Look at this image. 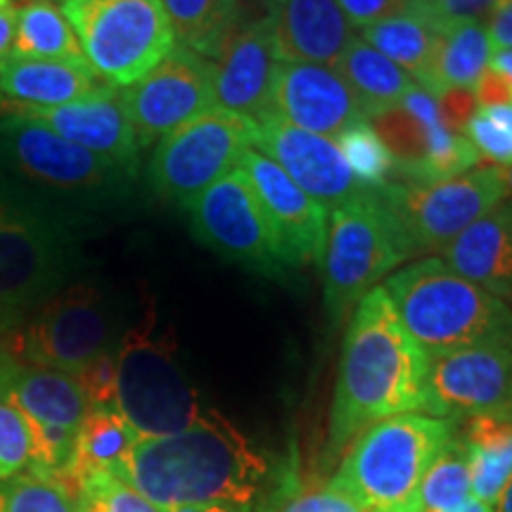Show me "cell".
<instances>
[{
	"label": "cell",
	"instance_id": "obj_1",
	"mask_svg": "<svg viewBox=\"0 0 512 512\" xmlns=\"http://www.w3.org/2000/svg\"><path fill=\"white\" fill-rule=\"evenodd\" d=\"M112 475L162 510L238 505L280 512L297 494V456L266 451L209 408L200 422L169 437L138 439Z\"/></svg>",
	"mask_w": 512,
	"mask_h": 512
},
{
	"label": "cell",
	"instance_id": "obj_2",
	"mask_svg": "<svg viewBox=\"0 0 512 512\" xmlns=\"http://www.w3.org/2000/svg\"><path fill=\"white\" fill-rule=\"evenodd\" d=\"M430 356L403 328L384 287H373L349 316L330 408L328 456L366 427L422 411Z\"/></svg>",
	"mask_w": 512,
	"mask_h": 512
},
{
	"label": "cell",
	"instance_id": "obj_3",
	"mask_svg": "<svg viewBox=\"0 0 512 512\" xmlns=\"http://www.w3.org/2000/svg\"><path fill=\"white\" fill-rule=\"evenodd\" d=\"M458 422L403 413L370 425L347 446L330 486L363 512H413L427 470Z\"/></svg>",
	"mask_w": 512,
	"mask_h": 512
},
{
	"label": "cell",
	"instance_id": "obj_4",
	"mask_svg": "<svg viewBox=\"0 0 512 512\" xmlns=\"http://www.w3.org/2000/svg\"><path fill=\"white\" fill-rule=\"evenodd\" d=\"M403 328L427 356L482 344H512V309L451 271L441 259H422L384 285Z\"/></svg>",
	"mask_w": 512,
	"mask_h": 512
},
{
	"label": "cell",
	"instance_id": "obj_5",
	"mask_svg": "<svg viewBox=\"0 0 512 512\" xmlns=\"http://www.w3.org/2000/svg\"><path fill=\"white\" fill-rule=\"evenodd\" d=\"M74 268L67 223L12 185L0 181V335L64 290Z\"/></svg>",
	"mask_w": 512,
	"mask_h": 512
},
{
	"label": "cell",
	"instance_id": "obj_6",
	"mask_svg": "<svg viewBox=\"0 0 512 512\" xmlns=\"http://www.w3.org/2000/svg\"><path fill=\"white\" fill-rule=\"evenodd\" d=\"M117 411L140 439L188 430L209 411L185 375L176 342L159 332L152 309L119 339Z\"/></svg>",
	"mask_w": 512,
	"mask_h": 512
},
{
	"label": "cell",
	"instance_id": "obj_7",
	"mask_svg": "<svg viewBox=\"0 0 512 512\" xmlns=\"http://www.w3.org/2000/svg\"><path fill=\"white\" fill-rule=\"evenodd\" d=\"M60 8L107 86H133L178 46L159 0H62Z\"/></svg>",
	"mask_w": 512,
	"mask_h": 512
},
{
	"label": "cell",
	"instance_id": "obj_8",
	"mask_svg": "<svg viewBox=\"0 0 512 512\" xmlns=\"http://www.w3.org/2000/svg\"><path fill=\"white\" fill-rule=\"evenodd\" d=\"M126 178L110 162L57 136L41 121L0 110V181L43 207L55 200L95 197ZM53 209V207H50Z\"/></svg>",
	"mask_w": 512,
	"mask_h": 512
},
{
	"label": "cell",
	"instance_id": "obj_9",
	"mask_svg": "<svg viewBox=\"0 0 512 512\" xmlns=\"http://www.w3.org/2000/svg\"><path fill=\"white\" fill-rule=\"evenodd\" d=\"M124 335L112 299L93 283H74L41 304L8 337L27 366L81 375L119 347Z\"/></svg>",
	"mask_w": 512,
	"mask_h": 512
},
{
	"label": "cell",
	"instance_id": "obj_10",
	"mask_svg": "<svg viewBox=\"0 0 512 512\" xmlns=\"http://www.w3.org/2000/svg\"><path fill=\"white\" fill-rule=\"evenodd\" d=\"M377 200L399 230L408 256L437 254L486 211L508 200V188L503 169L475 166L434 183L392 181L377 190Z\"/></svg>",
	"mask_w": 512,
	"mask_h": 512
},
{
	"label": "cell",
	"instance_id": "obj_11",
	"mask_svg": "<svg viewBox=\"0 0 512 512\" xmlns=\"http://www.w3.org/2000/svg\"><path fill=\"white\" fill-rule=\"evenodd\" d=\"M408 256L394 221L373 197L330 214L323 249V297L330 325L344 323L377 280Z\"/></svg>",
	"mask_w": 512,
	"mask_h": 512
},
{
	"label": "cell",
	"instance_id": "obj_12",
	"mask_svg": "<svg viewBox=\"0 0 512 512\" xmlns=\"http://www.w3.org/2000/svg\"><path fill=\"white\" fill-rule=\"evenodd\" d=\"M185 211L195 240L230 264L264 278H285L299 266L240 166L200 192Z\"/></svg>",
	"mask_w": 512,
	"mask_h": 512
},
{
	"label": "cell",
	"instance_id": "obj_13",
	"mask_svg": "<svg viewBox=\"0 0 512 512\" xmlns=\"http://www.w3.org/2000/svg\"><path fill=\"white\" fill-rule=\"evenodd\" d=\"M252 143L254 121L214 107L159 140L147 164V183L162 200L185 209L238 169Z\"/></svg>",
	"mask_w": 512,
	"mask_h": 512
},
{
	"label": "cell",
	"instance_id": "obj_14",
	"mask_svg": "<svg viewBox=\"0 0 512 512\" xmlns=\"http://www.w3.org/2000/svg\"><path fill=\"white\" fill-rule=\"evenodd\" d=\"M422 413L453 422L512 413V344H482L430 356Z\"/></svg>",
	"mask_w": 512,
	"mask_h": 512
},
{
	"label": "cell",
	"instance_id": "obj_15",
	"mask_svg": "<svg viewBox=\"0 0 512 512\" xmlns=\"http://www.w3.org/2000/svg\"><path fill=\"white\" fill-rule=\"evenodd\" d=\"M211 74L214 62L176 46L150 74L133 86L121 88V100L136 128L140 150L214 110Z\"/></svg>",
	"mask_w": 512,
	"mask_h": 512
},
{
	"label": "cell",
	"instance_id": "obj_16",
	"mask_svg": "<svg viewBox=\"0 0 512 512\" xmlns=\"http://www.w3.org/2000/svg\"><path fill=\"white\" fill-rule=\"evenodd\" d=\"M252 147L273 159L325 211L368 200L377 192L358 181L335 138L302 131L275 114L256 121Z\"/></svg>",
	"mask_w": 512,
	"mask_h": 512
},
{
	"label": "cell",
	"instance_id": "obj_17",
	"mask_svg": "<svg viewBox=\"0 0 512 512\" xmlns=\"http://www.w3.org/2000/svg\"><path fill=\"white\" fill-rule=\"evenodd\" d=\"M3 110L41 121L57 136L72 140L74 145L110 162L126 178L136 176L140 143L121 100V88L107 86L88 98L48 110H19V107H3Z\"/></svg>",
	"mask_w": 512,
	"mask_h": 512
},
{
	"label": "cell",
	"instance_id": "obj_18",
	"mask_svg": "<svg viewBox=\"0 0 512 512\" xmlns=\"http://www.w3.org/2000/svg\"><path fill=\"white\" fill-rule=\"evenodd\" d=\"M278 64L266 17L235 31L223 53L216 57L211 74L216 110L238 114L254 124L273 114Z\"/></svg>",
	"mask_w": 512,
	"mask_h": 512
},
{
	"label": "cell",
	"instance_id": "obj_19",
	"mask_svg": "<svg viewBox=\"0 0 512 512\" xmlns=\"http://www.w3.org/2000/svg\"><path fill=\"white\" fill-rule=\"evenodd\" d=\"M273 114L287 124L337 138L344 128L366 119L349 83L335 67L280 62L273 88Z\"/></svg>",
	"mask_w": 512,
	"mask_h": 512
},
{
	"label": "cell",
	"instance_id": "obj_20",
	"mask_svg": "<svg viewBox=\"0 0 512 512\" xmlns=\"http://www.w3.org/2000/svg\"><path fill=\"white\" fill-rule=\"evenodd\" d=\"M240 169L252 181L256 195L297 264L302 266L311 261L320 266L328 235V211L306 195L273 159L261 155L254 147L242 155Z\"/></svg>",
	"mask_w": 512,
	"mask_h": 512
},
{
	"label": "cell",
	"instance_id": "obj_21",
	"mask_svg": "<svg viewBox=\"0 0 512 512\" xmlns=\"http://www.w3.org/2000/svg\"><path fill=\"white\" fill-rule=\"evenodd\" d=\"M266 22L280 62L335 67L354 27L335 0H266Z\"/></svg>",
	"mask_w": 512,
	"mask_h": 512
},
{
	"label": "cell",
	"instance_id": "obj_22",
	"mask_svg": "<svg viewBox=\"0 0 512 512\" xmlns=\"http://www.w3.org/2000/svg\"><path fill=\"white\" fill-rule=\"evenodd\" d=\"M439 259L512 309V200L467 226Z\"/></svg>",
	"mask_w": 512,
	"mask_h": 512
},
{
	"label": "cell",
	"instance_id": "obj_23",
	"mask_svg": "<svg viewBox=\"0 0 512 512\" xmlns=\"http://www.w3.org/2000/svg\"><path fill=\"white\" fill-rule=\"evenodd\" d=\"M107 83L88 67L86 60H34L3 57L0 60V100L3 107L48 110L100 93Z\"/></svg>",
	"mask_w": 512,
	"mask_h": 512
},
{
	"label": "cell",
	"instance_id": "obj_24",
	"mask_svg": "<svg viewBox=\"0 0 512 512\" xmlns=\"http://www.w3.org/2000/svg\"><path fill=\"white\" fill-rule=\"evenodd\" d=\"M0 401L15 406L27 422L74 434H79L83 418L91 411L76 377L27 363L17 368Z\"/></svg>",
	"mask_w": 512,
	"mask_h": 512
},
{
	"label": "cell",
	"instance_id": "obj_25",
	"mask_svg": "<svg viewBox=\"0 0 512 512\" xmlns=\"http://www.w3.org/2000/svg\"><path fill=\"white\" fill-rule=\"evenodd\" d=\"M472 472V496L494 505L512 479V413H486L458 422Z\"/></svg>",
	"mask_w": 512,
	"mask_h": 512
},
{
	"label": "cell",
	"instance_id": "obj_26",
	"mask_svg": "<svg viewBox=\"0 0 512 512\" xmlns=\"http://www.w3.org/2000/svg\"><path fill=\"white\" fill-rule=\"evenodd\" d=\"M361 38L430 91L441 31L418 8L363 27Z\"/></svg>",
	"mask_w": 512,
	"mask_h": 512
},
{
	"label": "cell",
	"instance_id": "obj_27",
	"mask_svg": "<svg viewBox=\"0 0 512 512\" xmlns=\"http://www.w3.org/2000/svg\"><path fill=\"white\" fill-rule=\"evenodd\" d=\"M335 69L349 83L366 119L399 107L415 81L392 60L377 53L361 36H354L344 48Z\"/></svg>",
	"mask_w": 512,
	"mask_h": 512
},
{
	"label": "cell",
	"instance_id": "obj_28",
	"mask_svg": "<svg viewBox=\"0 0 512 512\" xmlns=\"http://www.w3.org/2000/svg\"><path fill=\"white\" fill-rule=\"evenodd\" d=\"M178 46L214 62L233 36L238 0H159Z\"/></svg>",
	"mask_w": 512,
	"mask_h": 512
},
{
	"label": "cell",
	"instance_id": "obj_29",
	"mask_svg": "<svg viewBox=\"0 0 512 512\" xmlns=\"http://www.w3.org/2000/svg\"><path fill=\"white\" fill-rule=\"evenodd\" d=\"M10 57L34 60H83L79 38L53 0H29L17 5Z\"/></svg>",
	"mask_w": 512,
	"mask_h": 512
},
{
	"label": "cell",
	"instance_id": "obj_30",
	"mask_svg": "<svg viewBox=\"0 0 512 512\" xmlns=\"http://www.w3.org/2000/svg\"><path fill=\"white\" fill-rule=\"evenodd\" d=\"M491 55H494V48H491L486 24L465 22L444 29L437 62H434L430 93L437 98L448 88L475 91L479 76L489 69Z\"/></svg>",
	"mask_w": 512,
	"mask_h": 512
},
{
	"label": "cell",
	"instance_id": "obj_31",
	"mask_svg": "<svg viewBox=\"0 0 512 512\" xmlns=\"http://www.w3.org/2000/svg\"><path fill=\"white\" fill-rule=\"evenodd\" d=\"M138 432L124 420L117 408H91L76 434V451L67 489L83 475L95 470H112L138 444Z\"/></svg>",
	"mask_w": 512,
	"mask_h": 512
},
{
	"label": "cell",
	"instance_id": "obj_32",
	"mask_svg": "<svg viewBox=\"0 0 512 512\" xmlns=\"http://www.w3.org/2000/svg\"><path fill=\"white\" fill-rule=\"evenodd\" d=\"M472 498L470 458L456 437L439 453L425 479H422L418 501L413 512H453Z\"/></svg>",
	"mask_w": 512,
	"mask_h": 512
},
{
	"label": "cell",
	"instance_id": "obj_33",
	"mask_svg": "<svg viewBox=\"0 0 512 512\" xmlns=\"http://www.w3.org/2000/svg\"><path fill=\"white\" fill-rule=\"evenodd\" d=\"M335 143L347 159L349 169L354 171L358 181H363L370 190H382L396 176V164L392 152L377 136L370 119H361L335 138Z\"/></svg>",
	"mask_w": 512,
	"mask_h": 512
},
{
	"label": "cell",
	"instance_id": "obj_34",
	"mask_svg": "<svg viewBox=\"0 0 512 512\" xmlns=\"http://www.w3.org/2000/svg\"><path fill=\"white\" fill-rule=\"evenodd\" d=\"M72 498L76 512H164L110 470L83 475L74 484Z\"/></svg>",
	"mask_w": 512,
	"mask_h": 512
},
{
	"label": "cell",
	"instance_id": "obj_35",
	"mask_svg": "<svg viewBox=\"0 0 512 512\" xmlns=\"http://www.w3.org/2000/svg\"><path fill=\"white\" fill-rule=\"evenodd\" d=\"M0 512H76V508L62 484L19 472L0 479Z\"/></svg>",
	"mask_w": 512,
	"mask_h": 512
},
{
	"label": "cell",
	"instance_id": "obj_36",
	"mask_svg": "<svg viewBox=\"0 0 512 512\" xmlns=\"http://www.w3.org/2000/svg\"><path fill=\"white\" fill-rule=\"evenodd\" d=\"M29 465V430L22 413L0 401V479H10Z\"/></svg>",
	"mask_w": 512,
	"mask_h": 512
},
{
	"label": "cell",
	"instance_id": "obj_37",
	"mask_svg": "<svg viewBox=\"0 0 512 512\" xmlns=\"http://www.w3.org/2000/svg\"><path fill=\"white\" fill-rule=\"evenodd\" d=\"M494 5L496 0H418V10L439 31L465 22L484 24Z\"/></svg>",
	"mask_w": 512,
	"mask_h": 512
},
{
	"label": "cell",
	"instance_id": "obj_38",
	"mask_svg": "<svg viewBox=\"0 0 512 512\" xmlns=\"http://www.w3.org/2000/svg\"><path fill=\"white\" fill-rule=\"evenodd\" d=\"M465 136L475 145L479 157L489 159L491 164L510 166L512 164V136L496 121H491L482 110L467 121Z\"/></svg>",
	"mask_w": 512,
	"mask_h": 512
},
{
	"label": "cell",
	"instance_id": "obj_39",
	"mask_svg": "<svg viewBox=\"0 0 512 512\" xmlns=\"http://www.w3.org/2000/svg\"><path fill=\"white\" fill-rule=\"evenodd\" d=\"M91 408H117V349L76 375Z\"/></svg>",
	"mask_w": 512,
	"mask_h": 512
},
{
	"label": "cell",
	"instance_id": "obj_40",
	"mask_svg": "<svg viewBox=\"0 0 512 512\" xmlns=\"http://www.w3.org/2000/svg\"><path fill=\"white\" fill-rule=\"evenodd\" d=\"M335 3L347 15L351 27L358 29L418 8V0H335Z\"/></svg>",
	"mask_w": 512,
	"mask_h": 512
},
{
	"label": "cell",
	"instance_id": "obj_41",
	"mask_svg": "<svg viewBox=\"0 0 512 512\" xmlns=\"http://www.w3.org/2000/svg\"><path fill=\"white\" fill-rule=\"evenodd\" d=\"M280 512H363L349 501L347 496H342L339 491L332 489L330 484L320 486L316 491H304V494H294L287 501Z\"/></svg>",
	"mask_w": 512,
	"mask_h": 512
},
{
	"label": "cell",
	"instance_id": "obj_42",
	"mask_svg": "<svg viewBox=\"0 0 512 512\" xmlns=\"http://www.w3.org/2000/svg\"><path fill=\"white\" fill-rule=\"evenodd\" d=\"M437 105L446 126L456 133H465L467 121L475 117L479 110L475 93L463 91V88H448V91H441L437 95Z\"/></svg>",
	"mask_w": 512,
	"mask_h": 512
},
{
	"label": "cell",
	"instance_id": "obj_43",
	"mask_svg": "<svg viewBox=\"0 0 512 512\" xmlns=\"http://www.w3.org/2000/svg\"><path fill=\"white\" fill-rule=\"evenodd\" d=\"M475 98L479 107H496V105H512V93L508 81L503 79V74H498L496 69H486L479 76L475 86Z\"/></svg>",
	"mask_w": 512,
	"mask_h": 512
},
{
	"label": "cell",
	"instance_id": "obj_44",
	"mask_svg": "<svg viewBox=\"0 0 512 512\" xmlns=\"http://www.w3.org/2000/svg\"><path fill=\"white\" fill-rule=\"evenodd\" d=\"M486 31H489L491 48L512 50V0H496L494 10L486 19Z\"/></svg>",
	"mask_w": 512,
	"mask_h": 512
},
{
	"label": "cell",
	"instance_id": "obj_45",
	"mask_svg": "<svg viewBox=\"0 0 512 512\" xmlns=\"http://www.w3.org/2000/svg\"><path fill=\"white\" fill-rule=\"evenodd\" d=\"M17 3L15 0H0V60L10 55L12 36H15Z\"/></svg>",
	"mask_w": 512,
	"mask_h": 512
},
{
	"label": "cell",
	"instance_id": "obj_46",
	"mask_svg": "<svg viewBox=\"0 0 512 512\" xmlns=\"http://www.w3.org/2000/svg\"><path fill=\"white\" fill-rule=\"evenodd\" d=\"M22 366V361L15 356V351L10 347V339L0 335V396H3L5 387H8L12 377H15L17 368Z\"/></svg>",
	"mask_w": 512,
	"mask_h": 512
},
{
	"label": "cell",
	"instance_id": "obj_47",
	"mask_svg": "<svg viewBox=\"0 0 512 512\" xmlns=\"http://www.w3.org/2000/svg\"><path fill=\"white\" fill-rule=\"evenodd\" d=\"M489 67L496 69L498 74H503V79L508 81L512 93V50H494Z\"/></svg>",
	"mask_w": 512,
	"mask_h": 512
},
{
	"label": "cell",
	"instance_id": "obj_48",
	"mask_svg": "<svg viewBox=\"0 0 512 512\" xmlns=\"http://www.w3.org/2000/svg\"><path fill=\"white\" fill-rule=\"evenodd\" d=\"M486 117L491 121H496L498 126H503L505 131L512 136V105H496V107H479Z\"/></svg>",
	"mask_w": 512,
	"mask_h": 512
},
{
	"label": "cell",
	"instance_id": "obj_49",
	"mask_svg": "<svg viewBox=\"0 0 512 512\" xmlns=\"http://www.w3.org/2000/svg\"><path fill=\"white\" fill-rule=\"evenodd\" d=\"M164 512H256L249 508H238V505H181Z\"/></svg>",
	"mask_w": 512,
	"mask_h": 512
},
{
	"label": "cell",
	"instance_id": "obj_50",
	"mask_svg": "<svg viewBox=\"0 0 512 512\" xmlns=\"http://www.w3.org/2000/svg\"><path fill=\"white\" fill-rule=\"evenodd\" d=\"M453 512H494V508H491V505L482 503V501H479V498L472 496L470 501L463 503V505H460V508H456Z\"/></svg>",
	"mask_w": 512,
	"mask_h": 512
},
{
	"label": "cell",
	"instance_id": "obj_51",
	"mask_svg": "<svg viewBox=\"0 0 512 512\" xmlns=\"http://www.w3.org/2000/svg\"><path fill=\"white\" fill-rule=\"evenodd\" d=\"M494 512H512V479L508 482V486L503 489L501 498H498V503L494 505Z\"/></svg>",
	"mask_w": 512,
	"mask_h": 512
},
{
	"label": "cell",
	"instance_id": "obj_52",
	"mask_svg": "<svg viewBox=\"0 0 512 512\" xmlns=\"http://www.w3.org/2000/svg\"><path fill=\"white\" fill-rule=\"evenodd\" d=\"M503 181H505V188H508V195H512V164L503 169Z\"/></svg>",
	"mask_w": 512,
	"mask_h": 512
},
{
	"label": "cell",
	"instance_id": "obj_53",
	"mask_svg": "<svg viewBox=\"0 0 512 512\" xmlns=\"http://www.w3.org/2000/svg\"><path fill=\"white\" fill-rule=\"evenodd\" d=\"M0 110H3V100H0Z\"/></svg>",
	"mask_w": 512,
	"mask_h": 512
}]
</instances>
